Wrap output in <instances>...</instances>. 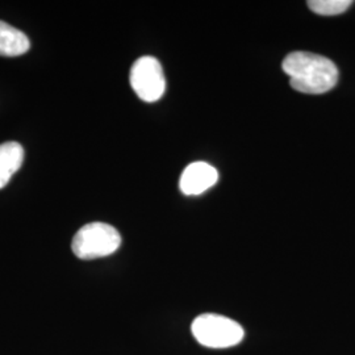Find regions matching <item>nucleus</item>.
<instances>
[{
	"label": "nucleus",
	"mask_w": 355,
	"mask_h": 355,
	"mask_svg": "<svg viewBox=\"0 0 355 355\" xmlns=\"http://www.w3.org/2000/svg\"><path fill=\"white\" fill-rule=\"evenodd\" d=\"M283 71L290 76V85L293 89L320 95L336 87L338 82V69L329 58L308 53L293 51L282 64Z\"/></svg>",
	"instance_id": "obj_1"
},
{
	"label": "nucleus",
	"mask_w": 355,
	"mask_h": 355,
	"mask_svg": "<svg viewBox=\"0 0 355 355\" xmlns=\"http://www.w3.org/2000/svg\"><path fill=\"white\" fill-rule=\"evenodd\" d=\"M191 331L198 343L211 349L236 346L245 337V331L237 321L215 313L198 316L191 325Z\"/></svg>",
	"instance_id": "obj_2"
},
{
	"label": "nucleus",
	"mask_w": 355,
	"mask_h": 355,
	"mask_svg": "<svg viewBox=\"0 0 355 355\" xmlns=\"http://www.w3.org/2000/svg\"><path fill=\"white\" fill-rule=\"evenodd\" d=\"M120 245L117 229L105 223H89L76 232L71 249L79 259H96L114 254Z\"/></svg>",
	"instance_id": "obj_3"
},
{
	"label": "nucleus",
	"mask_w": 355,
	"mask_h": 355,
	"mask_svg": "<svg viewBox=\"0 0 355 355\" xmlns=\"http://www.w3.org/2000/svg\"><path fill=\"white\" fill-rule=\"evenodd\" d=\"M129 80L136 95L144 102H157L165 94L166 78L162 64L150 55H144L133 64Z\"/></svg>",
	"instance_id": "obj_4"
},
{
	"label": "nucleus",
	"mask_w": 355,
	"mask_h": 355,
	"mask_svg": "<svg viewBox=\"0 0 355 355\" xmlns=\"http://www.w3.org/2000/svg\"><path fill=\"white\" fill-rule=\"evenodd\" d=\"M217 180L218 173L214 166L207 162H193L184 168L179 180V189L187 196H195L214 187Z\"/></svg>",
	"instance_id": "obj_5"
},
{
	"label": "nucleus",
	"mask_w": 355,
	"mask_h": 355,
	"mask_svg": "<svg viewBox=\"0 0 355 355\" xmlns=\"http://www.w3.org/2000/svg\"><path fill=\"white\" fill-rule=\"evenodd\" d=\"M24 149L19 142L8 141L0 145V189L6 187L13 174L21 167Z\"/></svg>",
	"instance_id": "obj_6"
},
{
	"label": "nucleus",
	"mask_w": 355,
	"mask_h": 355,
	"mask_svg": "<svg viewBox=\"0 0 355 355\" xmlns=\"http://www.w3.org/2000/svg\"><path fill=\"white\" fill-rule=\"evenodd\" d=\"M31 48V41L24 32L4 21H0V55H23Z\"/></svg>",
	"instance_id": "obj_7"
},
{
	"label": "nucleus",
	"mask_w": 355,
	"mask_h": 355,
	"mask_svg": "<svg viewBox=\"0 0 355 355\" xmlns=\"http://www.w3.org/2000/svg\"><path fill=\"white\" fill-rule=\"evenodd\" d=\"M308 7L321 16H334L346 12L353 4L352 0H309Z\"/></svg>",
	"instance_id": "obj_8"
}]
</instances>
